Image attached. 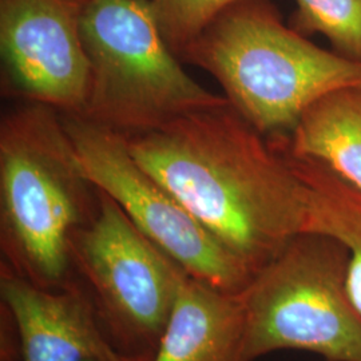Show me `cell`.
I'll use <instances>...</instances> for the list:
<instances>
[{
    "label": "cell",
    "instance_id": "6da1fadb",
    "mask_svg": "<svg viewBox=\"0 0 361 361\" xmlns=\"http://www.w3.org/2000/svg\"><path fill=\"white\" fill-rule=\"evenodd\" d=\"M131 155L253 274L307 233L310 188L283 137L229 102L126 135Z\"/></svg>",
    "mask_w": 361,
    "mask_h": 361
},
{
    "label": "cell",
    "instance_id": "7a4b0ae2",
    "mask_svg": "<svg viewBox=\"0 0 361 361\" xmlns=\"http://www.w3.org/2000/svg\"><path fill=\"white\" fill-rule=\"evenodd\" d=\"M98 205L99 190L82 168L59 111L23 102L3 116L1 264L39 286L71 284L74 237Z\"/></svg>",
    "mask_w": 361,
    "mask_h": 361
},
{
    "label": "cell",
    "instance_id": "3957f363",
    "mask_svg": "<svg viewBox=\"0 0 361 361\" xmlns=\"http://www.w3.org/2000/svg\"><path fill=\"white\" fill-rule=\"evenodd\" d=\"M214 78L225 98L267 137L289 135L328 92L361 83V63L285 26L269 0H241L180 54Z\"/></svg>",
    "mask_w": 361,
    "mask_h": 361
},
{
    "label": "cell",
    "instance_id": "277c9868",
    "mask_svg": "<svg viewBox=\"0 0 361 361\" xmlns=\"http://www.w3.org/2000/svg\"><path fill=\"white\" fill-rule=\"evenodd\" d=\"M80 31L90 63L80 118L126 137L228 102L182 68L150 0H87Z\"/></svg>",
    "mask_w": 361,
    "mask_h": 361
},
{
    "label": "cell",
    "instance_id": "5b68a950",
    "mask_svg": "<svg viewBox=\"0 0 361 361\" xmlns=\"http://www.w3.org/2000/svg\"><path fill=\"white\" fill-rule=\"evenodd\" d=\"M348 249L331 235L302 233L253 274L241 295V361L302 350L325 361H361V313L347 289Z\"/></svg>",
    "mask_w": 361,
    "mask_h": 361
},
{
    "label": "cell",
    "instance_id": "8992f818",
    "mask_svg": "<svg viewBox=\"0 0 361 361\" xmlns=\"http://www.w3.org/2000/svg\"><path fill=\"white\" fill-rule=\"evenodd\" d=\"M73 265L116 344L153 359L188 271L101 190L95 216L74 237Z\"/></svg>",
    "mask_w": 361,
    "mask_h": 361
},
{
    "label": "cell",
    "instance_id": "52a82bcc",
    "mask_svg": "<svg viewBox=\"0 0 361 361\" xmlns=\"http://www.w3.org/2000/svg\"><path fill=\"white\" fill-rule=\"evenodd\" d=\"M62 119L89 180L146 237L190 277L232 295L244 293L253 273L138 164L125 135L80 116L62 114Z\"/></svg>",
    "mask_w": 361,
    "mask_h": 361
},
{
    "label": "cell",
    "instance_id": "ba28073f",
    "mask_svg": "<svg viewBox=\"0 0 361 361\" xmlns=\"http://www.w3.org/2000/svg\"><path fill=\"white\" fill-rule=\"evenodd\" d=\"M87 0H0L4 85L25 102L80 116L90 63L80 22Z\"/></svg>",
    "mask_w": 361,
    "mask_h": 361
},
{
    "label": "cell",
    "instance_id": "9c48e42d",
    "mask_svg": "<svg viewBox=\"0 0 361 361\" xmlns=\"http://www.w3.org/2000/svg\"><path fill=\"white\" fill-rule=\"evenodd\" d=\"M1 361H152L121 348L77 280L44 288L0 267Z\"/></svg>",
    "mask_w": 361,
    "mask_h": 361
},
{
    "label": "cell",
    "instance_id": "30bf717a",
    "mask_svg": "<svg viewBox=\"0 0 361 361\" xmlns=\"http://www.w3.org/2000/svg\"><path fill=\"white\" fill-rule=\"evenodd\" d=\"M244 334L241 295L189 277L152 361H241Z\"/></svg>",
    "mask_w": 361,
    "mask_h": 361
},
{
    "label": "cell",
    "instance_id": "8fae6325",
    "mask_svg": "<svg viewBox=\"0 0 361 361\" xmlns=\"http://www.w3.org/2000/svg\"><path fill=\"white\" fill-rule=\"evenodd\" d=\"M283 138L293 154L323 162L361 190V83L324 95Z\"/></svg>",
    "mask_w": 361,
    "mask_h": 361
},
{
    "label": "cell",
    "instance_id": "7c38bea8",
    "mask_svg": "<svg viewBox=\"0 0 361 361\" xmlns=\"http://www.w3.org/2000/svg\"><path fill=\"white\" fill-rule=\"evenodd\" d=\"M290 154L310 188L307 233L331 235L348 249L347 289L352 302L361 313V190L323 162L292 152Z\"/></svg>",
    "mask_w": 361,
    "mask_h": 361
},
{
    "label": "cell",
    "instance_id": "4fadbf2b",
    "mask_svg": "<svg viewBox=\"0 0 361 361\" xmlns=\"http://www.w3.org/2000/svg\"><path fill=\"white\" fill-rule=\"evenodd\" d=\"M293 28L322 34L332 50L361 63V0H296Z\"/></svg>",
    "mask_w": 361,
    "mask_h": 361
},
{
    "label": "cell",
    "instance_id": "5bb4252c",
    "mask_svg": "<svg viewBox=\"0 0 361 361\" xmlns=\"http://www.w3.org/2000/svg\"><path fill=\"white\" fill-rule=\"evenodd\" d=\"M241 0H150L155 20L178 58L221 13Z\"/></svg>",
    "mask_w": 361,
    "mask_h": 361
}]
</instances>
